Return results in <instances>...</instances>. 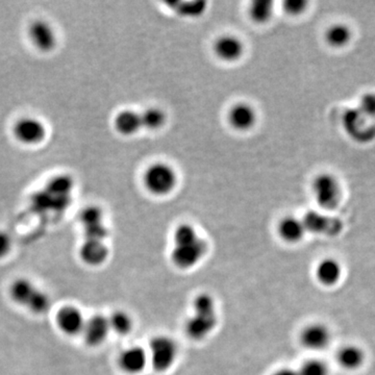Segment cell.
<instances>
[{
	"label": "cell",
	"mask_w": 375,
	"mask_h": 375,
	"mask_svg": "<svg viewBox=\"0 0 375 375\" xmlns=\"http://www.w3.org/2000/svg\"><path fill=\"white\" fill-rule=\"evenodd\" d=\"M278 232L285 242L298 243L304 238L306 228L302 219L293 216H287L278 222Z\"/></svg>",
	"instance_id": "ac0fdd59"
},
{
	"label": "cell",
	"mask_w": 375,
	"mask_h": 375,
	"mask_svg": "<svg viewBox=\"0 0 375 375\" xmlns=\"http://www.w3.org/2000/svg\"><path fill=\"white\" fill-rule=\"evenodd\" d=\"M312 190L317 204L324 210H335L340 204L341 186L332 174L317 176L313 180Z\"/></svg>",
	"instance_id": "5b68a950"
},
{
	"label": "cell",
	"mask_w": 375,
	"mask_h": 375,
	"mask_svg": "<svg viewBox=\"0 0 375 375\" xmlns=\"http://www.w3.org/2000/svg\"><path fill=\"white\" fill-rule=\"evenodd\" d=\"M178 354V344L170 337L156 336L150 341L148 359L158 372L169 370L176 363Z\"/></svg>",
	"instance_id": "277c9868"
},
{
	"label": "cell",
	"mask_w": 375,
	"mask_h": 375,
	"mask_svg": "<svg viewBox=\"0 0 375 375\" xmlns=\"http://www.w3.org/2000/svg\"><path fill=\"white\" fill-rule=\"evenodd\" d=\"M271 375H298V372L291 368H280L278 370L274 371Z\"/></svg>",
	"instance_id": "d6a6232c"
},
{
	"label": "cell",
	"mask_w": 375,
	"mask_h": 375,
	"mask_svg": "<svg viewBox=\"0 0 375 375\" xmlns=\"http://www.w3.org/2000/svg\"><path fill=\"white\" fill-rule=\"evenodd\" d=\"M326 39L332 47H344L352 39V32L344 24H335L326 32Z\"/></svg>",
	"instance_id": "603a6c76"
},
{
	"label": "cell",
	"mask_w": 375,
	"mask_h": 375,
	"mask_svg": "<svg viewBox=\"0 0 375 375\" xmlns=\"http://www.w3.org/2000/svg\"><path fill=\"white\" fill-rule=\"evenodd\" d=\"M38 290L39 288L31 280L20 278L12 282L10 295L16 304L27 308Z\"/></svg>",
	"instance_id": "e0dca14e"
},
{
	"label": "cell",
	"mask_w": 375,
	"mask_h": 375,
	"mask_svg": "<svg viewBox=\"0 0 375 375\" xmlns=\"http://www.w3.org/2000/svg\"><path fill=\"white\" fill-rule=\"evenodd\" d=\"M248 13L256 23H266L274 15V3L269 0H254L250 3Z\"/></svg>",
	"instance_id": "7402d4cb"
},
{
	"label": "cell",
	"mask_w": 375,
	"mask_h": 375,
	"mask_svg": "<svg viewBox=\"0 0 375 375\" xmlns=\"http://www.w3.org/2000/svg\"><path fill=\"white\" fill-rule=\"evenodd\" d=\"M148 354L145 350L139 346L126 348L118 358V365L123 372L128 374H139L147 365Z\"/></svg>",
	"instance_id": "4fadbf2b"
},
{
	"label": "cell",
	"mask_w": 375,
	"mask_h": 375,
	"mask_svg": "<svg viewBox=\"0 0 375 375\" xmlns=\"http://www.w3.org/2000/svg\"><path fill=\"white\" fill-rule=\"evenodd\" d=\"M13 245L11 236L8 232L0 230V260L10 254Z\"/></svg>",
	"instance_id": "1f68e13d"
},
{
	"label": "cell",
	"mask_w": 375,
	"mask_h": 375,
	"mask_svg": "<svg viewBox=\"0 0 375 375\" xmlns=\"http://www.w3.org/2000/svg\"><path fill=\"white\" fill-rule=\"evenodd\" d=\"M32 43L41 51H51L57 45V34L51 24L45 20H36L29 29Z\"/></svg>",
	"instance_id": "30bf717a"
},
{
	"label": "cell",
	"mask_w": 375,
	"mask_h": 375,
	"mask_svg": "<svg viewBox=\"0 0 375 375\" xmlns=\"http://www.w3.org/2000/svg\"><path fill=\"white\" fill-rule=\"evenodd\" d=\"M174 8L176 13L184 17H197L206 11V3L204 1H180V3H169Z\"/></svg>",
	"instance_id": "484cf974"
},
{
	"label": "cell",
	"mask_w": 375,
	"mask_h": 375,
	"mask_svg": "<svg viewBox=\"0 0 375 375\" xmlns=\"http://www.w3.org/2000/svg\"><path fill=\"white\" fill-rule=\"evenodd\" d=\"M110 330L120 336H126L132 330V319L124 311H116L108 318Z\"/></svg>",
	"instance_id": "cb8c5ba5"
},
{
	"label": "cell",
	"mask_w": 375,
	"mask_h": 375,
	"mask_svg": "<svg viewBox=\"0 0 375 375\" xmlns=\"http://www.w3.org/2000/svg\"><path fill=\"white\" fill-rule=\"evenodd\" d=\"M306 232L324 236H337L343 230V223L340 219L332 216L324 215L316 210H310L302 218Z\"/></svg>",
	"instance_id": "ba28073f"
},
{
	"label": "cell",
	"mask_w": 375,
	"mask_h": 375,
	"mask_svg": "<svg viewBox=\"0 0 375 375\" xmlns=\"http://www.w3.org/2000/svg\"><path fill=\"white\" fill-rule=\"evenodd\" d=\"M298 372V375H328V367L324 361L313 359L304 362Z\"/></svg>",
	"instance_id": "83f0119b"
},
{
	"label": "cell",
	"mask_w": 375,
	"mask_h": 375,
	"mask_svg": "<svg viewBox=\"0 0 375 375\" xmlns=\"http://www.w3.org/2000/svg\"><path fill=\"white\" fill-rule=\"evenodd\" d=\"M57 326L59 330L67 336H78L83 334L86 319L80 309L73 306H63L58 312Z\"/></svg>",
	"instance_id": "9c48e42d"
},
{
	"label": "cell",
	"mask_w": 375,
	"mask_h": 375,
	"mask_svg": "<svg viewBox=\"0 0 375 375\" xmlns=\"http://www.w3.org/2000/svg\"><path fill=\"white\" fill-rule=\"evenodd\" d=\"M330 335L328 326L321 324H309L302 330L300 342L310 350H322L330 345Z\"/></svg>",
	"instance_id": "7c38bea8"
},
{
	"label": "cell",
	"mask_w": 375,
	"mask_h": 375,
	"mask_svg": "<svg viewBox=\"0 0 375 375\" xmlns=\"http://www.w3.org/2000/svg\"><path fill=\"white\" fill-rule=\"evenodd\" d=\"M193 314L186 320L184 330L194 341H202L217 326L215 300L208 293H200L194 298Z\"/></svg>",
	"instance_id": "7a4b0ae2"
},
{
	"label": "cell",
	"mask_w": 375,
	"mask_h": 375,
	"mask_svg": "<svg viewBox=\"0 0 375 375\" xmlns=\"http://www.w3.org/2000/svg\"><path fill=\"white\" fill-rule=\"evenodd\" d=\"M80 218L84 228L104 224V212L99 206H87L80 213Z\"/></svg>",
	"instance_id": "4316f807"
},
{
	"label": "cell",
	"mask_w": 375,
	"mask_h": 375,
	"mask_svg": "<svg viewBox=\"0 0 375 375\" xmlns=\"http://www.w3.org/2000/svg\"><path fill=\"white\" fill-rule=\"evenodd\" d=\"M114 126L123 136L135 135L142 128L141 116L132 110H123L116 115Z\"/></svg>",
	"instance_id": "d6986e66"
},
{
	"label": "cell",
	"mask_w": 375,
	"mask_h": 375,
	"mask_svg": "<svg viewBox=\"0 0 375 375\" xmlns=\"http://www.w3.org/2000/svg\"><path fill=\"white\" fill-rule=\"evenodd\" d=\"M109 320L104 315H94L86 320L83 336L89 346H100L109 336Z\"/></svg>",
	"instance_id": "8fae6325"
},
{
	"label": "cell",
	"mask_w": 375,
	"mask_h": 375,
	"mask_svg": "<svg viewBox=\"0 0 375 375\" xmlns=\"http://www.w3.org/2000/svg\"><path fill=\"white\" fill-rule=\"evenodd\" d=\"M80 256L89 266H99L109 256V250L104 241L85 240L80 246Z\"/></svg>",
	"instance_id": "2e32d148"
},
{
	"label": "cell",
	"mask_w": 375,
	"mask_h": 375,
	"mask_svg": "<svg viewBox=\"0 0 375 375\" xmlns=\"http://www.w3.org/2000/svg\"><path fill=\"white\" fill-rule=\"evenodd\" d=\"M343 128L359 143H368L375 138V124L363 115L359 109H350L342 117Z\"/></svg>",
	"instance_id": "8992f818"
},
{
	"label": "cell",
	"mask_w": 375,
	"mask_h": 375,
	"mask_svg": "<svg viewBox=\"0 0 375 375\" xmlns=\"http://www.w3.org/2000/svg\"><path fill=\"white\" fill-rule=\"evenodd\" d=\"M342 276L340 263L335 258H324L318 264L316 276L324 286H335Z\"/></svg>",
	"instance_id": "ffe728a7"
},
{
	"label": "cell",
	"mask_w": 375,
	"mask_h": 375,
	"mask_svg": "<svg viewBox=\"0 0 375 375\" xmlns=\"http://www.w3.org/2000/svg\"><path fill=\"white\" fill-rule=\"evenodd\" d=\"M228 120L230 126L239 132H246L254 128L256 113L250 104L245 102L234 104L228 112Z\"/></svg>",
	"instance_id": "9a60e30c"
},
{
	"label": "cell",
	"mask_w": 375,
	"mask_h": 375,
	"mask_svg": "<svg viewBox=\"0 0 375 375\" xmlns=\"http://www.w3.org/2000/svg\"><path fill=\"white\" fill-rule=\"evenodd\" d=\"M72 188L71 178L68 176H58L50 184V189L58 194H65Z\"/></svg>",
	"instance_id": "f546056e"
},
{
	"label": "cell",
	"mask_w": 375,
	"mask_h": 375,
	"mask_svg": "<svg viewBox=\"0 0 375 375\" xmlns=\"http://www.w3.org/2000/svg\"><path fill=\"white\" fill-rule=\"evenodd\" d=\"M361 113L366 116L369 119L375 118V93H367L361 98L360 101Z\"/></svg>",
	"instance_id": "f1b7e54d"
},
{
	"label": "cell",
	"mask_w": 375,
	"mask_h": 375,
	"mask_svg": "<svg viewBox=\"0 0 375 375\" xmlns=\"http://www.w3.org/2000/svg\"><path fill=\"white\" fill-rule=\"evenodd\" d=\"M208 245L191 224H180L173 234L171 261L180 269H191L206 256Z\"/></svg>",
	"instance_id": "6da1fadb"
},
{
	"label": "cell",
	"mask_w": 375,
	"mask_h": 375,
	"mask_svg": "<svg viewBox=\"0 0 375 375\" xmlns=\"http://www.w3.org/2000/svg\"><path fill=\"white\" fill-rule=\"evenodd\" d=\"M144 186L149 193L164 196L171 193L178 182V176L168 164L154 163L144 172Z\"/></svg>",
	"instance_id": "3957f363"
},
{
	"label": "cell",
	"mask_w": 375,
	"mask_h": 375,
	"mask_svg": "<svg viewBox=\"0 0 375 375\" xmlns=\"http://www.w3.org/2000/svg\"><path fill=\"white\" fill-rule=\"evenodd\" d=\"M337 360L343 368L354 370V369L360 368L361 365L364 362V352L359 347L348 345L341 348Z\"/></svg>",
	"instance_id": "44dd1931"
},
{
	"label": "cell",
	"mask_w": 375,
	"mask_h": 375,
	"mask_svg": "<svg viewBox=\"0 0 375 375\" xmlns=\"http://www.w3.org/2000/svg\"><path fill=\"white\" fill-rule=\"evenodd\" d=\"M213 50L218 59L230 63L243 56L244 44L237 36L224 35L216 40Z\"/></svg>",
	"instance_id": "5bb4252c"
},
{
	"label": "cell",
	"mask_w": 375,
	"mask_h": 375,
	"mask_svg": "<svg viewBox=\"0 0 375 375\" xmlns=\"http://www.w3.org/2000/svg\"><path fill=\"white\" fill-rule=\"evenodd\" d=\"M142 128L146 130H156L162 128L165 123L166 116L164 112L158 108H148L140 113Z\"/></svg>",
	"instance_id": "d4e9b609"
},
{
	"label": "cell",
	"mask_w": 375,
	"mask_h": 375,
	"mask_svg": "<svg viewBox=\"0 0 375 375\" xmlns=\"http://www.w3.org/2000/svg\"><path fill=\"white\" fill-rule=\"evenodd\" d=\"M306 5H308V3L302 1V0H288V1H285L282 3V7H284L286 13L292 16H298L304 13L306 11Z\"/></svg>",
	"instance_id": "4dcf8cb0"
},
{
	"label": "cell",
	"mask_w": 375,
	"mask_h": 375,
	"mask_svg": "<svg viewBox=\"0 0 375 375\" xmlns=\"http://www.w3.org/2000/svg\"><path fill=\"white\" fill-rule=\"evenodd\" d=\"M13 134L20 143L37 145L45 139V124L35 117H24L16 122Z\"/></svg>",
	"instance_id": "52a82bcc"
}]
</instances>
